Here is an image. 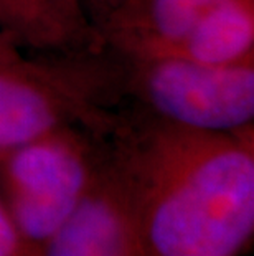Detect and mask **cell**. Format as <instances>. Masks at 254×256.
Segmentation results:
<instances>
[{
	"mask_svg": "<svg viewBox=\"0 0 254 256\" xmlns=\"http://www.w3.org/2000/svg\"><path fill=\"white\" fill-rule=\"evenodd\" d=\"M172 58L207 64H235L254 60V0L225 2Z\"/></svg>",
	"mask_w": 254,
	"mask_h": 256,
	"instance_id": "obj_8",
	"label": "cell"
},
{
	"mask_svg": "<svg viewBox=\"0 0 254 256\" xmlns=\"http://www.w3.org/2000/svg\"><path fill=\"white\" fill-rule=\"evenodd\" d=\"M119 56L129 104L202 130L254 124V60L207 64L172 56Z\"/></svg>",
	"mask_w": 254,
	"mask_h": 256,
	"instance_id": "obj_4",
	"label": "cell"
},
{
	"mask_svg": "<svg viewBox=\"0 0 254 256\" xmlns=\"http://www.w3.org/2000/svg\"><path fill=\"white\" fill-rule=\"evenodd\" d=\"M124 100L122 62L109 48L0 63V149L59 128L106 132Z\"/></svg>",
	"mask_w": 254,
	"mask_h": 256,
	"instance_id": "obj_2",
	"label": "cell"
},
{
	"mask_svg": "<svg viewBox=\"0 0 254 256\" xmlns=\"http://www.w3.org/2000/svg\"><path fill=\"white\" fill-rule=\"evenodd\" d=\"M104 157V132L76 126L0 149V198L38 254L88 194Z\"/></svg>",
	"mask_w": 254,
	"mask_h": 256,
	"instance_id": "obj_3",
	"label": "cell"
},
{
	"mask_svg": "<svg viewBox=\"0 0 254 256\" xmlns=\"http://www.w3.org/2000/svg\"><path fill=\"white\" fill-rule=\"evenodd\" d=\"M0 256H40L15 230L0 198Z\"/></svg>",
	"mask_w": 254,
	"mask_h": 256,
	"instance_id": "obj_9",
	"label": "cell"
},
{
	"mask_svg": "<svg viewBox=\"0 0 254 256\" xmlns=\"http://www.w3.org/2000/svg\"><path fill=\"white\" fill-rule=\"evenodd\" d=\"M18 56H21L20 53L15 50V48L10 45V43H7L2 36H0V63L10 62V60H15V58H18Z\"/></svg>",
	"mask_w": 254,
	"mask_h": 256,
	"instance_id": "obj_10",
	"label": "cell"
},
{
	"mask_svg": "<svg viewBox=\"0 0 254 256\" xmlns=\"http://www.w3.org/2000/svg\"><path fill=\"white\" fill-rule=\"evenodd\" d=\"M140 256H241L254 236V124L202 130L129 102L104 132Z\"/></svg>",
	"mask_w": 254,
	"mask_h": 256,
	"instance_id": "obj_1",
	"label": "cell"
},
{
	"mask_svg": "<svg viewBox=\"0 0 254 256\" xmlns=\"http://www.w3.org/2000/svg\"><path fill=\"white\" fill-rule=\"evenodd\" d=\"M96 34L122 56H174L228 0H79Z\"/></svg>",
	"mask_w": 254,
	"mask_h": 256,
	"instance_id": "obj_5",
	"label": "cell"
},
{
	"mask_svg": "<svg viewBox=\"0 0 254 256\" xmlns=\"http://www.w3.org/2000/svg\"><path fill=\"white\" fill-rule=\"evenodd\" d=\"M40 256H140L131 208L107 146L96 180Z\"/></svg>",
	"mask_w": 254,
	"mask_h": 256,
	"instance_id": "obj_6",
	"label": "cell"
},
{
	"mask_svg": "<svg viewBox=\"0 0 254 256\" xmlns=\"http://www.w3.org/2000/svg\"><path fill=\"white\" fill-rule=\"evenodd\" d=\"M241 256H243V254H241Z\"/></svg>",
	"mask_w": 254,
	"mask_h": 256,
	"instance_id": "obj_11",
	"label": "cell"
},
{
	"mask_svg": "<svg viewBox=\"0 0 254 256\" xmlns=\"http://www.w3.org/2000/svg\"><path fill=\"white\" fill-rule=\"evenodd\" d=\"M0 36L23 56L104 48L79 0H0Z\"/></svg>",
	"mask_w": 254,
	"mask_h": 256,
	"instance_id": "obj_7",
	"label": "cell"
}]
</instances>
